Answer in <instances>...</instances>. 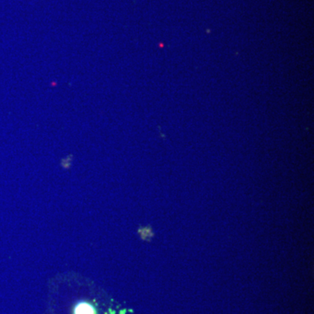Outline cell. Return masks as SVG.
Segmentation results:
<instances>
[{
  "label": "cell",
  "mask_w": 314,
  "mask_h": 314,
  "mask_svg": "<svg viewBox=\"0 0 314 314\" xmlns=\"http://www.w3.org/2000/svg\"><path fill=\"white\" fill-rule=\"evenodd\" d=\"M72 314H99V311L92 302L79 300L74 305Z\"/></svg>",
  "instance_id": "obj_1"
}]
</instances>
